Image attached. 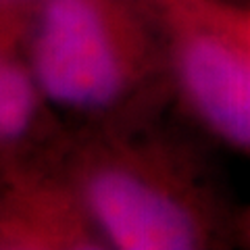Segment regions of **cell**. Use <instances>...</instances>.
Here are the masks:
<instances>
[{"instance_id":"277c9868","label":"cell","mask_w":250,"mask_h":250,"mask_svg":"<svg viewBox=\"0 0 250 250\" xmlns=\"http://www.w3.org/2000/svg\"><path fill=\"white\" fill-rule=\"evenodd\" d=\"M104 248L71 182L27 156H0V250Z\"/></svg>"},{"instance_id":"6da1fadb","label":"cell","mask_w":250,"mask_h":250,"mask_svg":"<svg viewBox=\"0 0 250 250\" xmlns=\"http://www.w3.org/2000/svg\"><path fill=\"white\" fill-rule=\"evenodd\" d=\"M104 248L194 250L219 231L213 196L169 144L117 123L92 131L61 163Z\"/></svg>"},{"instance_id":"5b68a950","label":"cell","mask_w":250,"mask_h":250,"mask_svg":"<svg viewBox=\"0 0 250 250\" xmlns=\"http://www.w3.org/2000/svg\"><path fill=\"white\" fill-rule=\"evenodd\" d=\"M34 6L36 0H0V156H25L50 106L29 61Z\"/></svg>"},{"instance_id":"7a4b0ae2","label":"cell","mask_w":250,"mask_h":250,"mask_svg":"<svg viewBox=\"0 0 250 250\" xmlns=\"http://www.w3.org/2000/svg\"><path fill=\"white\" fill-rule=\"evenodd\" d=\"M29 61L50 106L104 121L125 117L169 75L150 0H36Z\"/></svg>"},{"instance_id":"3957f363","label":"cell","mask_w":250,"mask_h":250,"mask_svg":"<svg viewBox=\"0 0 250 250\" xmlns=\"http://www.w3.org/2000/svg\"><path fill=\"white\" fill-rule=\"evenodd\" d=\"M167 44L169 75L192 115L250 152V31L244 11L219 0H150Z\"/></svg>"},{"instance_id":"8992f818","label":"cell","mask_w":250,"mask_h":250,"mask_svg":"<svg viewBox=\"0 0 250 250\" xmlns=\"http://www.w3.org/2000/svg\"><path fill=\"white\" fill-rule=\"evenodd\" d=\"M244 21H246V27H248V31H250V9L244 11Z\"/></svg>"}]
</instances>
